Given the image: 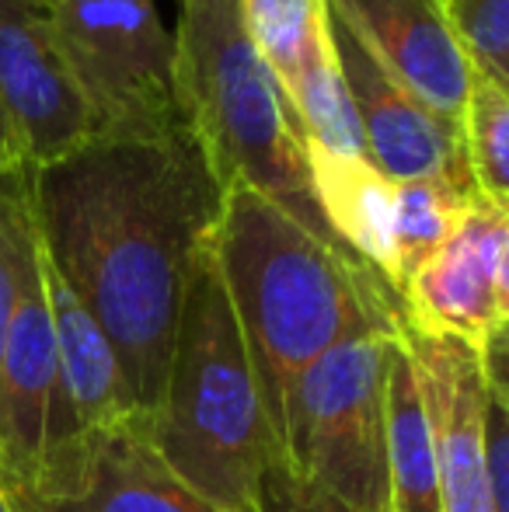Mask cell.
Returning a JSON list of instances; mask_svg holds the SVG:
<instances>
[{"label":"cell","instance_id":"cell-1","mask_svg":"<svg viewBox=\"0 0 509 512\" xmlns=\"http://www.w3.org/2000/svg\"><path fill=\"white\" fill-rule=\"evenodd\" d=\"M224 192L185 115L98 129L28 175L42 255L112 342L143 425L161 405L185 283Z\"/></svg>","mask_w":509,"mask_h":512},{"label":"cell","instance_id":"cell-2","mask_svg":"<svg viewBox=\"0 0 509 512\" xmlns=\"http://www.w3.org/2000/svg\"><path fill=\"white\" fill-rule=\"evenodd\" d=\"M213 258L276 436L286 398L314 359L349 338L398 335L405 324L398 290L381 272L241 182L224 192Z\"/></svg>","mask_w":509,"mask_h":512},{"label":"cell","instance_id":"cell-3","mask_svg":"<svg viewBox=\"0 0 509 512\" xmlns=\"http://www.w3.org/2000/svg\"><path fill=\"white\" fill-rule=\"evenodd\" d=\"M143 429L182 485L231 512H255L258 481L283 460L213 244L189 272L161 405Z\"/></svg>","mask_w":509,"mask_h":512},{"label":"cell","instance_id":"cell-4","mask_svg":"<svg viewBox=\"0 0 509 512\" xmlns=\"http://www.w3.org/2000/svg\"><path fill=\"white\" fill-rule=\"evenodd\" d=\"M175 98L224 185L262 192L311 234L339 244L314 203L297 112L248 39L241 0H182Z\"/></svg>","mask_w":509,"mask_h":512},{"label":"cell","instance_id":"cell-5","mask_svg":"<svg viewBox=\"0 0 509 512\" xmlns=\"http://www.w3.org/2000/svg\"><path fill=\"white\" fill-rule=\"evenodd\" d=\"M398 335H360L314 359L293 384L279 450L293 474L363 512L387 495V366Z\"/></svg>","mask_w":509,"mask_h":512},{"label":"cell","instance_id":"cell-6","mask_svg":"<svg viewBox=\"0 0 509 512\" xmlns=\"http://www.w3.org/2000/svg\"><path fill=\"white\" fill-rule=\"evenodd\" d=\"M53 21L98 129L182 115L175 35L164 28L157 0H53Z\"/></svg>","mask_w":509,"mask_h":512},{"label":"cell","instance_id":"cell-7","mask_svg":"<svg viewBox=\"0 0 509 512\" xmlns=\"http://www.w3.org/2000/svg\"><path fill=\"white\" fill-rule=\"evenodd\" d=\"M405 324L461 338L478 352L506 335L509 317V209L485 199L401 286Z\"/></svg>","mask_w":509,"mask_h":512},{"label":"cell","instance_id":"cell-8","mask_svg":"<svg viewBox=\"0 0 509 512\" xmlns=\"http://www.w3.org/2000/svg\"><path fill=\"white\" fill-rule=\"evenodd\" d=\"M0 98L25 136L32 168L60 161L98 133L60 46L53 4L0 0Z\"/></svg>","mask_w":509,"mask_h":512},{"label":"cell","instance_id":"cell-9","mask_svg":"<svg viewBox=\"0 0 509 512\" xmlns=\"http://www.w3.org/2000/svg\"><path fill=\"white\" fill-rule=\"evenodd\" d=\"M433 436L440 512H499L485 464V359L461 338L401 324Z\"/></svg>","mask_w":509,"mask_h":512},{"label":"cell","instance_id":"cell-10","mask_svg":"<svg viewBox=\"0 0 509 512\" xmlns=\"http://www.w3.org/2000/svg\"><path fill=\"white\" fill-rule=\"evenodd\" d=\"M325 18L335 67L360 122L367 161L394 185L419 182V178H457L475 185L464 164L461 126L433 115L412 91L401 88L328 4Z\"/></svg>","mask_w":509,"mask_h":512},{"label":"cell","instance_id":"cell-11","mask_svg":"<svg viewBox=\"0 0 509 512\" xmlns=\"http://www.w3.org/2000/svg\"><path fill=\"white\" fill-rule=\"evenodd\" d=\"M370 56L440 119L461 126L471 70L443 0H325Z\"/></svg>","mask_w":509,"mask_h":512},{"label":"cell","instance_id":"cell-12","mask_svg":"<svg viewBox=\"0 0 509 512\" xmlns=\"http://www.w3.org/2000/svg\"><path fill=\"white\" fill-rule=\"evenodd\" d=\"M42 248V244H39ZM42 283H46L49 321L56 342V370H60L63 398L74 418V429L91 453L129 422H140L126 391V377L112 342L98 328L95 317L70 293L60 272L42 255Z\"/></svg>","mask_w":509,"mask_h":512},{"label":"cell","instance_id":"cell-13","mask_svg":"<svg viewBox=\"0 0 509 512\" xmlns=\"http://www.w3.org/2000/svg\"><path fill=\"white\" fill-rule=\"evenodd\" d=\"M314 203L332 237L377 269L398 290L394 262V182H387L367 157H339L304 150ZM401 297V293H398Z\"/></svg>","mask_w":509,"mask_h":512},{"label":"cell","instance_id":"cell-14","mask_svg":"<svg viewBox=\"0 0 509 512\" xmlns=\"http://www.w3.org/2000/svg\"><path fill=\"white\" fill-rule=\"evenodd\" d=\"M35 512H231L206 502L154 453L143 422H129L98 446L81 499Z\"/></svg>","mask_w":509,"mask_h":512},{"label":"cell","instance_id":"cell-15","mask_svg":"<svg viewBox=\"0 0 509 512\" xmlns=\"http://www.w3.org/2000/svg\"><path fill=\"white\" fill-rule=\"evenodd\" d=\"M387 495L391 512H440L433 436L401 335L387 366Z\"/></svg>","mask_w":509,"mask_h":512},{"label":"cell","instance_id":"cell-16","mask_svg":"<svg viewBox=\"0 0 509 512\" xmlns=\"http://www.w3.org/2000/svg\"><path fill=\"white\" fill-rule=\"evenodd\" d=\"M241 18L286 95L332 56L325 0H241Z\"/></svg>","mask_w":509,"mask_h":512},{"label":"cell","instance_id":"cell-17","mask_svg":"<svg viewBox=\"0 0 509 512\" xmlns=\"http://www.w3.org/2000/svg\"><path fill=\"white\" fill-rule=\"evenodd\" d=\"M482 192L457 178H419L394 185V262H398V293L419 265L440 251Z\"/></svg>","mask_w":509,"mask_h":512},{"label":"cell","instance_id":"cell-18","mask_svg":"<svg viewBox=\"0 0 509 512\" xmlns=\"http://www.w3.org/2000/svg\"><path fill=\"white\" fill-rule=\"evenodd\" d=\"M461 150L485 203L509 209V88L475 74L461 112Z\"/></svg>","mask_w":509,"mask_h":512},{"label":"cell","instance_id":"cell-19","mask_svg":"<svg viewBox=\"0 0 509 512\" xmlns=\"http://www.w3.org/2000/svg\"><path fill=\"white\" fill-rule=\"evenodd\" d=\"M471 70L509 88V0H443Z\"/></svg>","mask_w":509,"mask_h":512},{"label":"cell","instance_id":"cell-20","mask_svg":"<svg viewBox=\"0 0 509 512\" xmlns=\"http://www.w3.org/2000/svg\"><path fill=\"white\" fill-rule=\"evenodd\" d=\"M255 512H363V509L335 499L332 492H325V488L293 474L286 467V460H276L262 474V481H258Z\"/></svg>","mask_w":509,"mask_h":512},{"label":"cell","instance_id":"cell-21","mask_svg":"<svg viewBox=\"0 0 509 512\" xmlns=\"http://www.w3.org/2000/svg\"><path fill=\"white\" fill-rule=\"evenodd\" d=\"M32 175V171H28ZM28 175L18 182L0 185V356H4V338L11 328L14 297H18V262H14V216L28 192Z\"/></svg>","mask_w":509,"mask_h":512},{"label":"cell","instance_id":"cell-22","mask_svg":"<svg viewBox=\"0 0 509 512\" xmlns=\"http://www.w3.org/2000/svg\"><path fill=\"white\" fill-rule=\"evenodd\" d=\"M32 171V157H28L25 136H21L14 115L7 112L4 98H0V185L18 182Z\"/></svg>","mask_w":509,"mask_h":512},{"label":"cell","instance_id":"cell-23","mask_svg":"<svg viewBox=\"0 0 509 512\" xmlns=\"http://www.w3.org/2000/svg\"><path fill=\"white\" fill-rule=\"evenodd\" d=\"M0 512H14V506L7 502V495H4V492H0Z\"/></svg>","mask_w":509,"mask_h":512},{"label":"cell","instance_id":"cell-24","mask_svg":"<svg viewBox=\"0 0 509 512\" xmlns=\"http://www.w3.org/2000/svg\"><path fill=\"white\" fill-rule=\"evenodd\" d=\"M39 4H53V0H39Z\"/></svg>","mask_w":509,"mask_h":512}]
</instances>
